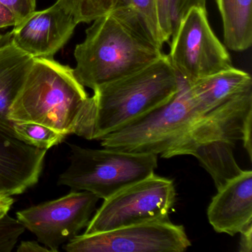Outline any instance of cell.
I'll return each mask as SVG.
<instances>
[{"instance_id":"6da1fadb","label":"cell","mask_w":252,"mask_h":252,"mask_svg":"<svg viewBox=\"0 0 252 252\" xmlns=\"http://www.w3.org/2000/svg\"><path fill=\"white\" fill-rule=\"evenodd\" d=\"M181 83L163 54L141 70L94 91L73 134L90 141L100 140L169 103Z\"/></svg>"},{"instance_id":"7a4b0ae2","label":"cell","mask_w":252,"mask_h":252,"mask_svg":"<svg viewBox=\"0 0 252 252\" xmlns=\"http://www.w3.org/2000/svg\"><path fill=\"white\" fill-rule=\"evenodd\" d=\"M163 54L110 13L94 20L85 40L76 45L73 70L82 86L95 91L150 65Z\"/></svg>"},{"instance_id":"3957f363","label":"cell","mask_w":252,"mask_h":252,"mask_svg":"<svg viewBox=\"0 0 252 252\" xmlns=\"http://www.w3.org/2000/svg\"><path fill=\"white\" fill-rule=\"evenodd\" d=\"M252 121V88L200 116L161 158L194 156L218 190L243 171L234 149Z\"/></svg>"},{"instance_id":"277c9868","label":"cell","mask_w":252,"mask_h":252,"mask_svg":"<svg viewBox=\"0 0 252 252\" xmlns=\"http://www.w3.org/2000/svg\"><path fill=\"white\" fill-rule=\"evenodd\" d=\"M88 98L73 68L54 59L35 58L8 118L39 124L67 137L74 132Z\"/></svg>"},{"instance_id":"5b68a950","label":"cell","mask_w":252,"mask_h":252,"mask_svg":"<svg viewBox=\"0 0 252 252\" xmlns=\"http://www.w3.org/2000/svg\"><path fill=\"white\" fill-rule=\"evenodd\" d=\"M68 145L70 163L59 177L58 185L90 191L103 200L150 176L158 167L157 155Z\"/></svg>"},{"instance_id":"8992f818","label":"cell","mask_w":252,"mask_h":252,"mask_svg":"<svg viewBox=\"0 0 252 252\" xmlns=\"http://www.w3.org/2000/svg\"><path fill=\"white\" fill-rule=\"evenodd\" d=\"M200 116L188 84L182 79L178 94L169 103L103 137L101 145L103 148L161 156Z\"/></svg>"},{"instance_id":"52a82bcc","label":"cell","mask_w":252,"mask_h":252,"mask_svg":"<svg viewBox=\"0 0 252 252\" xmlns=\"http://www.w3.org/2000/svg\"><path fill=\"white\" fill-rule=\"evenodd\" d=\"M175 200L173 181L153 173L104 200L84 234L169 219Z\"/></svg>"},{"instance_id":"ba28073f","label":"cell","mask_w":252,"mask_h":252,"mask_svg":"<svg viewBox=\"0 0 252 252\" xmlns=\"http://www.w3.org/2000/svg\"><path fill=\"white\" fill-rule=\"evenodd\" d=\"M171 39L169 63L187 83L234 67L229 53L209 25L206 9L191 8Z\"/></svg>"},{"instance_id":"9c48e42d","label":"cell","mask_w":252,"mask_h":252,"mask_svg":"<svg viewBox=\"0 0 252 252\" xmlns=\"http://www.w3.org/2000/svg\"><path fill=\"white\" fill-rule=\"evenodd\" d=\"M99 200L90 191L71 190L60 198L19 211L16 218L50 252H58L88 226Z\"/></svg>"},{"instance_id":"30bf717a","label":"cell","mask_w":252,"mask_h":252,"mask_svg":"<svg viewBox=\"0 0 252 252\" xmlns=\"http://www.w3.org/2000/svg\"><path fill=\"white\" fill-rule=\"evenodd\" d=\"M190 246L184 227L168 219L79 234L63 249L67 252H183Z\"/></svg>"},{"instance_id":"8fae6325","label":"cell","mask_w":252,"mask_h":252,"mask_svg":"<svg viewBox=\"0 0 252 252\" xmlns=\"http://www.w3.org/2000/svg\"><path fill=\"white\" fill-rule=\"evenodd\" d=\"M78 25L73 15L56 2L29 14L10 33L14 43L33 58L54 59L70 40Z\"/></svg>"},{"instance_id":"7c38bea8","label":"cell","mask_w":252,"mask_h":252,"mask_svg":"<svg viewBox=\"0 0 252 252\" xmlns=\"http://www.w3.org/2000/svg\"><path fill=\"white\" fill-rule=\"evenodd\" d=\"M47 152L0 129V195L14 197L36 185Z\"/></svg>"},{"instance_id":"4fadbf2b","label":"cell","mask_w":252,"mask_h":252,"mask_svg":"<svg viewBox=\"0 0 252 252\" xmlns=\"http://www.w3.org/2000/svg\"><path fill=\"white\" fill-rule=\"evenodd\" d=\"M215 231L230 236L252 225V171L243 170L227 181L212 197L207 209Z\"/></svg>"},{"instance_id":"5bb4252c","label":"cell","mask_w":252,"mask_h":252,"mask_svg":"<svg viewBox=\"0 0 252 252\" xmlns=\"http://www.w3.org/2000/svg\"><path fill=\"white\" fill-rule=\"evenodd\" d=\"M33 61L34 58L14 43L10 32L4 35L0 42V129L15 137L14 122L8 114Z\"/></svg>"},{"instance_id":"9a60e30c","label":"cell","mask_w":252,"mask_h":252,"mask_svg":"<svg viewBox=\"0 0 252 252\" xmlns=\"http://www.w3.org/2000/svg\"><path fill=\"white\" fill-rule=\"evenodd\" d=\"M188 86L196 110L202 116L229 98L252 89V79L249 73L233 67L202 78Z\"/></svg>"},{"instance_id":"2e32d148","label":"cell","mask_w":252,"mask_h":252,"mask_svg":"<svg viewBox=\"0 0 252 252\" xmlns=\"http://www.w3.org/2000/svg\"><path fill=\"white\" fill-rule=\"evenodd\" d=\"M225 48L242 52L252 45V0H216Z\"/></svg>"},{"instance_id":"e0dca14e","label":"cell","mask_w":252,"mask_h":252,"mask_svg":"<svg viewBox=\"0 0 252 252\" xmlns=\"http://www.w3.org/2000/svg\"><path fill=\"white\" fill-rule=\"evenodd\" d=\"M112 14L162 49L164 40L159 26L157 0H115Z\"/></svg>"},{"instance_id":"ac0fdd59","label":"cell","mask_w":252,"mask_h":252,"mask_svg":"<svg viewBox=\"0 0 252 252\" xmlns=\"http://www.w3.org/2000/svg\"><path fill=\"white\" fill-rule=\"evenodd\" d=\"M16 137L23 142L48 151L65 139V135L33 122H14Z\"/></svg>"},{"instance_id":"d6986e66","label":"cell","mask_w":252,"mask_h":252,"mask_svg":"<svg viewBox=\"0 0 252 252\" xmlns=\"http://www.w3.org/2000/svg\"><path fill=\"white\" fill-rule=\"evenodd\" d=\"M78 24L91 23L111 12L115 0H57Z\"/></svg>"},{"instance_id":"ffe728a7","label":"cell","mask_w":252,"mask_h":252,"mask_svg":"<svg viewBox=\"0 0 252 252\" xmlns=\"http://www.w3.org/2000/svg\"><path fill=\"white\" fill-rule=\"evenodd\" d=\"M176 0H157L159 26L165 43L169 42L176 29Z\"/></svg>"},{"instance_id":"44dd1931","label":"cell","mask_w":252,"mask_h":252,"mask_svg":"<svg viewBox=\"0 0 252 252\" xmlns=\"http://www.w3.org/2000/svg\"><path fill=\"white\" fill-rule=\"evenodd\" d=\"M0 2L14 13L17 23L36 10V0H0Z\"/></svg>"},{"instance_id":"7402d4cb","label":"cell","mask_w":252,"mask_h":252,"mask_svg":"<svg viewBox=\"0 0 252 252\" xmlns=\"http://www.w3.org/2000/svg\"><path fill=\"white\" fill-rule=\"evenodd\" d=\"M207 0H176L175 5V17H176V29L180 21L192 8H200L206 9Z\"/></svg>"},{"instance_id":"603a6c76","label":"cell","mask_w":252,"mask_h":252,"mask_svg":"<svg viewBox=\"0 0 252 252\" xmlns=\"http://www.w3.org/2000/svg\"><path fill=\"white\" fill-rule=\"evenodd\" d=\"M17 24V17L14 13L0 2V29L14 27Z\"/></svg>"},{"instance_id":"cb8c5ba5","label":"cell","mask_w":252,"mask_h":252,"mask_svg":"<svg viewBox=\"0 0 252 252\" xmlns=\"http://www.w3.org/2000/svg\"><path fill=\"white\" fill-rule=\"evenodd\" d=\"M17 251L18 252H51L38 240L22 241L17 246Z\"/></svg>"},{"instance_id":"d4e9b609","label":"cell","mask_w":252,"mask_h":252,"mask_svg":"<svg viewBox=\"0 0 252 252\" xmlns=\"http://www.w3.org/2000/svg\"><path fill=\"white\" fill-rule=\"evenodd\" d=\"M240 240L238 251L240 252H252V225L240 232Z\"/></svg>"},{"instance_id":"484cf974","label":"cell","mask_w":252,"mask_h":252,"mask_svg":"<svg viewBox=\"0 0 252 252\" xmlns=\"http://www.w3.org/2000/svg\"><path fill=\"white\" fill-rule=\"evenodd\" d=\"M14 203V197L11 196L0 195V220L8 215Z\"/></svg>"},{"instance_id":"4316f807","label":"cell","mask_w":252,"mask_h":252,"mask_svg":"<svg viewBox=\"0 0 252 252\" xmlns=\"http://www.w3.org/2000/svg\"><path fill=\"white\" fill-rule=\"evenodd\" d=\"M3 36L4 35L1 34V33H0V42H1V41H2V39H3Z\"/></svg>"}]
</instances>
